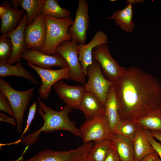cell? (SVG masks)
Wrapping results in <instances>:
<instances>
[{
  "mask_svg": "<svg viewBox=\"0 0 161 161\" xmlns=\"http://www.w3.org/2000/svg\"><path fill=\"white\" fill-rule=\"evenodd\" d=\"M114 82L121 120H138L161 104V83L140 69L126 68Z\"/></svg>",
  "mask_w": 161,
  "mask_h": 161,
  "instance_id": "1",
  "label": "cell"
},
{
  "mask_svg": "<svg viewBox=\"0 0 161 161\" xmlns=\"http://www.w3.org/2000/svg\"><path fill=\"white\" fill-rule=\"evenodd\" d=\"M41 98L39 97L38 98V112L43 118V124L40 129L21 138V141L24 145L28 146L35 144L42 132L50 133L58 130H65L81 138L80 129L76 127L75 123L70 120L69 116L72 111V108L66 104L61 111H55L46 105Z\"/></svg>",
  "mask_w": 161,
  "mask_h": 161,
  "instance_id": "2",
  "label": "cell"
},
{
  "mask_svg": "<svg viewBox=\"0 0 161 161\" xmlns=\"http://www.w3.org/2000/svg\"><path fill=\"white\" fill-rule=\"evenodd\" d=\"M46 28L45 43L40 50L42 52L52 55L56 53L57 47L65 41H69L72 38L68 32L69 27L73 23L71 17L58 19L47 16H44Z\"/></svg>",
  "mask_w": 161,
  "mask_h": 161,
  "instance_id": "3",
  "label": "cell"
},
{
  "mask_svg": "<svg viewBox=\"0 0 161 161\" xmlns=\"http://www.w3.org/2000/svg\"><path fill=\"white\" fill-rule=\"evenodd\" d=\"M0 91L9 101L15 114L16 121V131L21 133L25 112L32 97L34 88L19 91L12 88L2 78L0 77Z\"/></svg>",
  "mask_w": 161,
  "mask_h": 161,
  "instance_id": "4",
  "label": "cell"
},
{
  "mask_svg": "<svg viewBox=\"0 0 161 161\" xmlns=\"http://www.w3.org/2000/svg\"><path fill=\"white\" fill-rule=\"evenodd\" d=\"M101 68L97 61L93 58L92 64L87 68L88 80L83 86L86 92L93 93L105 107L109 90L114 82L105 77Z\"/></svg>",
  "mask_w": 161,
  "mask_h": 161,
  "instance_id": "5",
  "label": "cell"
},
{
  "mask_svg": "<svg viewBox=\"0 0 161 161\" xmlns=\"http://www.w3.org/2000/svg\"><path fill=\"white\" fill-rule=\"evenodd\" d=\"M92 145L91 142L84 143L76 149L67 151H55L47 149L27 160L20 157L9 161H76L86 156Z\"/></svg>",
  "mask_w": 161,
  "mask_h": 161,
  "instance_id": "6",
  "label": "cell"
},
{
  "mask_svg": "<svg viewBox=\"0 0 161 161\" xmlns=\"http://www.w3.org/2000/svg\"><path fill=\"white\" fill-rule=\"evenodd\" d=\"M55 52L63 58L70 68L69 79L84 85L86 83L85 75L78 58V43L72 39L64 41L57 47Z\"/></svg>",
  "mask_w": 161,
  "mask_h": 161,
  "instance_id": "7",
  "label": "cell"
},
{
  "mask_svg": "<svg viewBox=\"0 0 161 161\" xmlns=\"http://www.w3.org/2000/svg\"><path fill=\"white\" fill-rule=\"evenodd\" d=\"M80 129L84 143L110 140L113 134L105 114L86 120Z\"/></svg>",
  "mask_w": 161,
  "mask_h": 161,
  "instance_id": "8",
  "label": "cell"
},
{
  "mask_svg": "<svg viewBox=\"0 0 161 161\" xmlns=\"http://www.w3.org/2000/svg\"><path fill=\"white\" fill-rule=\"evenodd\" d=\"M92 56L100 65L106 78L111 81L114 82L126 69L120 66L112 57L106 44L95 47L92 51Z\"/></svg>",
  "mask_w": 161,
  "mask_h": 161,
  "instance_id": "9",
  "label": "cell"
},
{
  "mask_svg": "<svg viewBox=\"0 0 161 161\" xmlns=\"http://www.w3.org/2000/svg\"><path fill=\"white\" fill-rule=\"evenodd\" d=\"M28 66L33 69L40 77L41 85L38 93L40 97L46 99L49 96L52 86L57 82L62 79L68 80L70 75V69L68 67L58 70L44 69L27 62Z\"/></svg>",
  "mask_w": 161,
  "mask_h": 161,
  "instance_id": "10",
  "label": "cell"
},
{
  "mask_svg": "<svg viewBox=\"0 0 161 161\" xmlns=\"http://www.w3.org/2000/svg\"><path fill=\"white\" fill-rule=\"evenodd\" d=\"M89 5L86 0H79L73 24L70 26L68 32L72 39L79 44H85L86 32L89 25Z\"/></svg>",
  "mask_w": 161,
  "mask_h": 161,
  "instance_id": "11",
  "label": "cell"
},
{
  "mask_svg": "<svg viewBox=\"0 0 161 161\" xmlns=\"http://www.w3.org/2000/svg\"><path fill=\"white\" fill-rule=\"evenodd\" d=\"M21 57L27 62L44 69H52L55 66L61 68L69 67L63 58L56 53L48 55L39 50L26 49L21 54Z\"/></svg>",
  "mask_w": 161,
  "mask_h": 161,
  "instance_id": "12",
  "label": "cell"
},
{
  "mask_svg": "<svg viewBox=\"0 0 161 161\" xmlns=\"http://www.w3.org/2000/svg\"><path fill=\"white\" fill-rule=\"evenodd\" d=\"M44 16L40 13L31 24L26 26L24 39L27 49L41 50L43 47L46 36Z\"/></svg>",
  "mask_w": 161,
  "mask_h": 161,
  "instance_id": "13",
  "label": "cell"
},
{
  "mask_svg": "<svg viewBox=\"0 0 161 161\" xmlns=\"http://www.w3.org/2000/svg\"><path fill=\"white\" fill-rule=\"evenodd\" d=\"M58 97L72 109H78L83 96L86 92L83 86L79 84L71 86L61 80L53 86Z\"/></svg>",
  "mask_w": 161,
  "mask_h": 161,
  "instance_id": "14",
  "label": "cell"
},
{
  "mask_svg": "<svg viewBox=\"0 0 161 161\" xmlns=\"http://www.w3.org/2000/svg\"><path fill=\"white\" fill-rule=\"evenodd\" d=\"M24 11L21 9L14 8L8 1H4L0 6V32L5 34L16 29L24 16Z\"/></svg>",
  "mask_w": 161,
  "mask_h": 161,
  "instance_id": "15",
  "label": "cell"
},
{
  "mask_svg": "<svg viewBox=\"0 0 161 161\" xmlns=\"http://www.w3.org/2000/svg\"><path fill=\"white\" fill-rule=\"evenodd\" d=\"M109 42L107 35L103 31H98L92 40L86 44H78V58L82 70L85 76H88L87 68L93 62L92 52L96 47Z\"/></svg>",
  "mask_w": 161,
  "mask_h": 161,
  "instance_id": "16",
  "label": "cell"
},
{
  "mask_svg": "<svg viewBox=\"0 0 161 161\" xmlns=\"http://www.w3.org/2000/svg\"><path fill=\"white\" fill-rule=\"evenodd\" d=\"M27 15L25 13L24 16L17 27L5 34L11 39L13 51L8 64H12L20 61L21 55L26 49L24 39V30L27 25Z\"/></svg>",
  "mask_w": 161,
  "mask_h": 161,
  "instance_id": "17",
  "label": "cell"
},
{
  "mask_svg": "<svg viewBox=\"0 0 161 161\" xmlns=\"http://www.w3.org/2000/svg\"><path fill=\"white\" fill-rule=\"evenodd\" d=\"M105 115L109 123L111 133L113 134L115 128L121 120L115 82L110 87L107 94L105 106Z\"/></svg>",
  "mask_w": 161,
  "mask_h": 161,
  "instance_id": "18",
  "label": "cell"
},
{
  "mask_svg": "<svg viewBox=\"0 0 161 161\" xmlns=\"http://www.w3.org/2000/svg\"><path fill=\"white\" fill-rule=\"evenodd\" d=\"M87 119L105 114V107L98 98L92 92H86L78 107Z\"/></svg>",
  "mask_w": 161,
  "mask_h": 161,
  "instance_id": "19",
  "label": "cell"
},
{
  "mask_svg": "<svg viewBox=\"0 0 161 161\" xmlns=\"http://www.w3.org/2000/svg\"><path fill=\"white\" fill-rule=\"evenodd\" d=\"M132 142L134 160L140 161L155 152L148 138L147 130L139 127Z\"/></svg>",
  "mask_w": 161,
  "mask_h": 161,
  "instance_id": "20",
  "label": "cell"
},
{
  "mask_svg": "<svg viewBox=\"0 0 161 161\" xmlns=\"http://www.w3.org/2000/svg\"><path fill=\"white\" fill-rule=\"evenodd\" d=\"M132 4L128 3L124 8L113 13L107 20H114L116 24L123 30L131 32L134 30L135 24L132 21Z\"/></svg>",
  "mask_w": 161,
  "mask_h": 161,
  "instance_id": "21",
  "label": "cell"
},
{
  "mask_svg": "<svg viewBox=\"0 0 161 161\" xmlns=\"http://www.w3.org/2000/svg\"><path fill=\"white\" fill-rule=\"evenodd\" d=\"M110 140L120 161H134L132 141L115 134Z\"/></svg>",
  "mask_w": 161,
  "mask_h": 161,
  "instance_id": "22",
  "label": "cell"
},
{
  "mask_svg": "<svg viewBox=\"0 0 161 161\" xmlns=\"http://www.w3.org/2000/svg\"><path fill=\"white\" fill-rule=\"evenodd\" d=\"M44 0H12L10 4L14 8L18 7L26 11L27 15L26 26L31 24L41 10Z\"/></svg>",
  "mask_w": 161,
  "mask_h": 161,
  "instance_id": "23",
  "label": "cell"
},
{
  "mask_svg": "<svg viewBox=\"0 0 161 161\" xmlns=\"http://www.w3.org/2000/svg\"><path fill=\"white\" fill-rule=\"evenodd\" d=\"M14 76L23 78L32 83L38 85V82L23 66L20 61L13 65L8 63L0 64V77Z\"/></svg>",
  "mask_w": 161,
  "mask_h": 161,
  "instance_id": "24",
  "label": "cell"
},
{
  "mask_svg": "<svg viewBox=\"0 0 161 161\" xmlns=\"http://www.w3.org/2000/svg\"><path fill=\"white\" fill-rule=\"evenodd\" d=\"M57 0H44L41 13L44 16L61 19L70 17L67 9L61 7Z\"/></svg>",
  "mask_w": 161,
  "mask_h": 161,
  "instance_id": "25",
  "label": "cell"
},
{
  "mask_svg": "<svg viewBox=\"0 0 161 161\" xmlns=\"http://www.w3.org/2000/svg\"><path fill=\"white\" fill-rule=\"evenodd\" d=\"M135 122L143 129L161 132V104L148 115Z\"/></svg>",
  "mask_w": 161,
  "mask_h": 161,
  "instance_id": "26",
  "label": "cell"
},
{
  "mask_svg": "<svg viewBox=\"0 0 161 161\" xmlns=\"http://www.w3.org/2000/svg\"><path fill=\"white\" fill-rule=\"evenodd\" d=\"M112 146L111 140L95 142L87 156L92 161H104Z\"/></svg>",
  "mask_w": 161,
  "mask_h": 161,
  "instance_id": "27",
  "label": "cell"
},
{
  "mask_svg": "<svg viewBox=\"0 0 161 161\" xmlns=\"http://www.w3.org/2000/svg\"><path fill=\"white\" fill-rule=\"evenodd\" d=\"M139 128L135 122L121 120L115 128L113 134L132 141Z\"/></svg>",
  "mask_w": 161,
  "mask_h": 161,
  "instance_id": "28",
  "label": "cell"
},
{
  "mask_svg": "<svg viewBox=\"0 0 161 161\" xmlns=\"http://www.w3.org/2000/svg\"><path fill=\"white\" fill-rule=\"evenodd\" d=\"M12 51L10 39L5 34H2L0 38V64L8 63Z\"/></svg>",
  "mask_w": 161,
  "mask_h": 161,
  "instance_id": "29",
  "label": "cell"
},
{
  "mask_svg": "<svg viewBox=\"0 0 161 161\" xmlns=\"http://www.w3.org/2000/svg\"><path fill=\"white\" fill-rule=\"evenodd\" d=\"M0 110L4 112L15 118L12 108L5 95L0 92Z\"/></svg>",
  "mask_w": 161,
  "mask_h": 161,
  "instance_id": "30",
  "label": "cell"
},
{
  "mask_svg": "<svg viewBox=\"0 0 161 161\" xmlns=\"http://www.w3.org/2000/svg\"><path fill=\"white\" fill-rule=\"evenodd\" d=\"M36 110L37 105L35 102L34 101L33 104L29 108V113L26 127L21 134L19 140H20L23 137L24 135L28 131L34 117Z\"/></svg>",
  "mask_w": 161,
  "mask_h": 161,
  "instance_id": "31",
  "label": "cell"
},
{
  "mask_svg": "<svg viewBox=\"0 0 161 161\" xmlns=\"http://www.w3.org/2000/svg\"><path fill=\"white\" fill-rule=\"evenodd\" d=\"M147 133L150 143L155 151L160 157L161 160V144L155 140L154 138L151 135L149 130H147Z\"/></svg>",
  "mask_w": 161,
  "mask_h": 161,
  "instance_id": "32",
  "label": "cell"
},
{
  "mask_svg": "<svg viewBox=\"0 0 161 161\" xmlns=\"http://www.w3.org/2000/svg\"><path fill=\"white\" fill-rule=\"evenodd\" d=\"M104 161H120L118 154L112 144Z\"/></svg>",
  "mask_w": 161,
  "mask_h": 161,
  "instance_id": "33",
  "label": "cell"
},
{
  "mask_svg": "<svg viewBox=\"0 0 161 161\" xmlns=\"http://www.w3.org/2000/svg\"><path fill=\"white\" fill-rule=\"evenodd\" d=\"M0 120L9 123L13 126H15L17 124L15 118L9 117L3 113H0Z\"/></svg>",
  "mask_w": 161,
  "mask_h": 161,
  "instance_id": "34",
  "label": "cell"
},
{
  "mask_svg": "<svg viewBox=\"0 0 161 161\" xmlns=\"http://www.w3.org/2000/svg\"><path fill=\"white\" fill-rule=\"evenodd\" d=\"M158 157V154L155 151L139 161H155L156 159ZM134 161H137L134 160Z\"/></svg>",
  "mask_w": 161,
  "mask_h": 161,
  "instance_id": "35",
  "label": "cell"
},
{
  "mask_svg": "<svg viewBox=\"0 0 161 161\" xmlns=\"http://www.w3.org/2000/svg\"><path fill=\"white\" fill-rule=\"evenodd\" d=\"M151 135L154 138L161 142V132L156 131H150Z\"/></svg>",
  "mask_w": 161,
  "mask_h": 161,
  "instance_id": "36",
  "label": "cell"
},
{
  "mask_svg": "<svg viewBox=\"0 0 161 161\" xmlns=\"http://www.w3.org/2000/svg\"><path fill=\"white\" fill-rule=\"evenodd\" d=\"M76 161H92L89 157L87 156V155L83 157Z\"/></svg>",
  "mask_w": 161,
  "mask_h": 161,
  "instance_id": "37",
  "label": "cell"
},
{
  "mask_svg": "<svg viewBox=\"0 0 161 161\" xmlns=\"http://www.w3.org/2000/svg\"><path fill=\"white\" fill-rule=\"evenodd\" d=\"M143 1H143V0H127L126 2L127 4L131 3L133 4H135L136 3L143 2Z\"/></svg>",
  "mask_w": 161,
  "mask_h": 161,
  "instance_id": "38",
  "label": "cell"
},
{
  "mask_svg": "<svg viewBox=\"0 0 161 161\" xmlns=\"http://www.w3.org/2000/svg\"><path fill=\"white\" fill-rule=\"evenodd\" d=\"M155 161H161L160 160L159 158V157H157L155 159Z\"/></svg>",
  "mask_w": 161,
  "mask_h": 161,
  "instance_id": "39",
  "label": "cell"
}]
</instances>
